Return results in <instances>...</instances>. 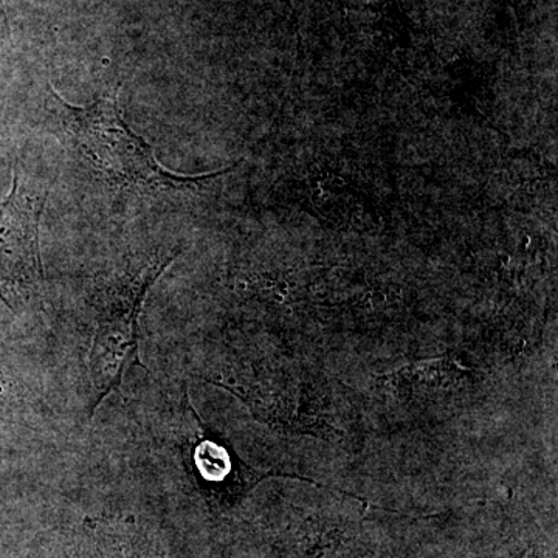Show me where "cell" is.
Listing matches in <instances>:
<instances>
[{"label": "cell", "instance_id": "1", "mask_svg": "<svg viewBox=\"0 0 558 558\" xmlns=\"http://www.w3.org/2000/svg\"><path fill=\"white\" fill-rule=\"evenodd\" d=\"M50 98L69 146L110 185L140 193H167L191 189L209 178L180 175L163 167L153 146L124 121L117 94L75 106L50 87Z\"/></svg>", "mask_w": 558, "mask_h": 558}, {"label": "cell", "instance_id": "2", "mask_svg": "<svg viewBox=\"0 0 558 558\" xmlns=\"http://www.w3.org/2000/svg\"><path fill=\"white\" fill-rule=\"evenodd\" d=\"M175 255L156 256L135 271H128L101 293L89 351L92 395L97 410L102 399L120 387L138 360V325L143 303L157 278L170 267Z\"/></svg>", "mask_w": 558, "mask_h": 558}, {"label": "cell", "instance_id": "3", "mask_svg": "<svg viewBox=\"0 0 558 558\" xmlns=\"http://www.w3.org/2000/svg\"><path fill=\"white\" fill-rule=\"evenodd\" d=\"M44 199L14 172L9 196L0 202V300L16 314L44 296L39 245Z\"/></svg>", "mask_w": 558, "mask_h": 558}, {"label": "cell", "instance_id": "4", "mask_svg": "<svg viewBox=\"0 0 558 558\" xmlns=\"http://www.w3.org/2000/svg\"><path fill=\"white\" fill-rule=\"evenodd\" d=\"M196 449L193 451L194 469L199 473L205 483L223 484L231 483L234 478L240 486L255 484L256 481L266 478L264 473L253 472L241 462L234 461L231 451L216 440L199 438Z\"/></svg>", "mask_w": 558, "mask_h": 558}]
</instances>
